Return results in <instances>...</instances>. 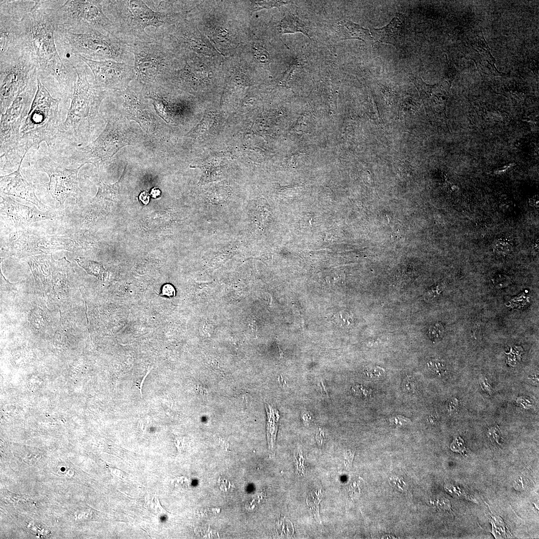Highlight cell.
<instances>
[{
    "instance_id": "cell-21",
    "label": "cell",
    "mask_w": 539,
    "mask_h": 539,
    "mask_svg": "<svg viewBox=\"0 0 539 539\" xmlns=\"http://www.w3.org/2000/svg\"><path fill=\"white\" fill-rule=\"evenodd\" d=\"M444 327L440 322H437L432 325L428 329L429 337L433 341H438L441 340L444 335Z\"/></svg>"
},
{
    "instance_id": "cell-23",
    "label": "cell",
    "mask_w": 539,
    "mask_h": 539,
    "mask_svg": "<svg viewBox=\"0 0 539 539\" xmlns=\"http://www.w3.org/2000/svg\"><path fill=\"white\" fill-rule=\"evenodd\" d=\"M255 56L261 63L267 65L270 62V55L268 51L262 47L254 48Z\"/></svg>"
},
{
    "instance_id": "cell-9",
    "label": "cell",
    "mask_w": 539,
    "mask_h": 539,
    "mask_svg": "<svg viewBox=\"0 0 539 539\" xmlns=\"http://www.w3.org/2000/svg\"><path fill=\"white\" fill-rule=\"evenodd\" d=\"M71 51L97 61L111 60L134 65L132 47L116 35L97 30L83 32H58Z\"/></svg>"
},
{
    "instance_id": "cell-4",
    "label": "cell",
    "mask_w": 539,
    "mask_h": 539,
    "mask_svg": "<svg viewBox=\"0 0 539 539\" xmlns=\"http://www.w3.org/2000/svg\"><path fill=\"white\" fill-rule=\"evenodd\" d=\"M37 58L39 68L52 77L67 95L72 96L76 79L58 54L54 41L55 27L41 5L34 0L23 15Z\"/></svg>"
},
{
    "instance_id": "cell-14",
    "label": "cell",
    "mask_w": 539,
    "mask_h": 539,
    "mask_svg": "<svg viewBox=\"0 0 539 539\" xmlns=\"http://www.w3.org/2000/svg\"><path fill=\"white\" fill-rule=\"evenodd\" d=\"M20 166L9 174L0 176L1 192L31 202L45 211L47 208L38 199L33 189L21 175Z\"/></svg>"
},
{
    "instance_id": "cell-28",
    "label": "cell",
    "mask_w": 539,
    "mask_h": 539,
    "mask_svg": "<svg viewBox=\"0 0 539 539\" xmlns=\"http://www.w3.org/2000/svg\"><path fill=\"white\" fill-rule=\"evenodd\" d=\"M429 367L437 374H441L445 370V365L440 362H431L429 363Z\"/></svg>"
},
{
    "instance_id": "cell-18",
    "label": "cell",
    "mask_w": 539,
    "mask_h": 539,
    "mask_svg": "<svg viewBox=\"0 0 539 539\" xmlns=\"http://www.w3.org/2000/svg\"><path fill=\"white\" fill-rule=\"evenodd\" d=\"M76 261L88 273L99 278L102 277L104 269L100 264L84 258H78Z\"/></svg>"
},
{
    "instance_id": "cell-34",
    "label": "cell",
    "mask_w": 539,
    "mask_h": 539,
    "mask_svg": "<svg viewBox=\"0 0 539 539\" xmlns=\"http://www.w3.org/2000/svg\"><path fill=\"white\" fill-rule=\"evenodd\" d=\"M161 191L157 188H153L150 193V196L155 199L159 198L161 196Z\"/></svg>"
},
{
    "instance_id": "cell-29",
    "label": "cell",
    "mask_w": 539,
    "mask_h": 539,
    "mask_svg": "<svg viewBox=\"0 0 539 539\" xmlns=\"http://www.w3.org/2000/svg\"><path fill=\"white\" fill-rule=\"evenodd\" d=\"M174 484L175 486L185 488L188 487L189 485V481L188 479L182 477L174 479Z\"/></svg>"
},
{
    "instance_id": "cell-11",
    "label": "cell",
    "mask_w": 539,
    "mask_h": 539,
    "mask_svg": "<svg viewBox=\"0 0 539 539\" xmlns=\"http://www.w3.org/2000/svg\"><path fill=\"white\" fill-rule=\"evenodd\" d=\"M90 69L96 87L114 93L125 89L135 79L134 66L111 60L97 61L76 55Z\"/></svg>"
},
{
    "instance_id": "cell-26",
    "label": "cell",
    "mask_w": 539,
    "mask_h": 539,
    "mask_svg": "<svg viewBox=\"0 0 539 539\" xmlns=\"http://www.w3.org/2000/svg\"><path fill=\"white\" fill-rule=\"evenodd\" d=\"M509 279L506 275L499 274L494 279V282L496 286H506L509 282Z\"/></svg>"
},
{
    "instance_id": "cell-13",
    "label": "cell",
    "mask_w": 539,
    "mask_h": 539,
    "mask_svg": "<svg viewBox=\"0 0 539 539\" xmlns=\"http://www.w3.org/2000/svg\"><path fill=\"white\" fill-rule=\"evenodd\" d=\"M1 217L10 223L16 228H23L29 224L42 220L49 219L51 214L38 211L17 203L7 196H0Z\"/></svg>"
},
{
    "instance_id": "cell-6",
    "label": "cell",
    "mask_w": 539,
    "mask_h": 539,
    "mask_svg": "<svg viewBox=\"0 0 539 539\" xmlns=\"http://www.w3.org/2000/svg\"><path fill=\"white\" fill-rule=\"evenodd\" d=\"M73 68L76 78L63 130L65 139L78 144L86 130L90 132L100 104L109 93L96 87L94 77L88 73L86 66H73Z\"/></svg>"
},
{
    "instance_id": "cell-2",
    "label": "cell",
    "mask_w": 539,
    "mask_h": 539,
    "mask_svg": "<svg viewBox=\"0 0 539 539\" xmlns=\"http://www.w3.org/2000/svg\"><path fill=\"white\" fill-rule=\"evenodd\" d=\"M60 99L53 97L37 77V90L27 117L20 131L17 155L22 162L28 150L38 149L45 142L49 148L65 139Z\"/></svg>"
},
{
    "instance_id": "cell-10",
    "label": "cell",
    "mask_w": 539,
    "mask_h": 539,
    "mask_svg": "<svg viewBox=\"0 0 539 539\" xmlns=\"http://www.w3.org/2000/svg\"><path fill=\"white\" fill-rule=\"evenodd\" d=\"M120 121L110 116L106 127L93 141L84 147H75L67 157L69 163L83 166L91 163L97 168L110 162L122 147L131 144L128 132Z\"/></svg>"
},
{
    "instance_id": "cell-27",
    "label": "cell",
    "mask_w": 539,
    "mask_h": 539,
    "mask_svg": "<svg viewBox=\"0 0 539 539\" xmlns=\"http://www.w3.org/2000/svg\"><path fill=\"white\" fill-rule=\"evenodd\" d=\"M161 294L167 297H172L175 294V289L170 284H165L162 287Z\"/></svg>"
},
{
    "instance_id": "cell-25",
    "label": "cell",
    "mask_w": 539,
    "mask_h": 539,
    "mask_svg": "<svg viewBox=\"0 0 539 539\" xmlns=\"http://www.w3.org/2000/svg\"><path fill=\"white\" fill-rule=\"evenodd\" d=\"M451 449L454 452L464 453L466 451V447L464 442L461 438H456L451 445Z\"/></svg>"
},
{
    "instance_id": "cell-20",
    "label": "cell",
    "mask_w": 539,
    "mask_h": 539,
    "mask_svg": "<svg viewBox=\"0 0 539 539\" xmlns=\"http://www.w3.org/2000/svg\"><path fill=\"white\" fill-rule=\"evenodd\" d=\"M252 10L253 12L263 8H270L291 3V1L284 0H264L252 1Z\"/></svg>"
},
{
    "instance_id": "cell-7",
    "label": "cell",
    "mask_w": 539,
    "mask_h": 539,
    "mask_svg": "<svg viewBox=\"0 0 539 539\" xmlns=\"http://www.w3.org/2000/svg\"><path fill=\"white\" fill-rule=\"evenodd\" d=\"M0 113L38 75L39 65L31 44L21 49L0 54Z\"/></svg>"
},
{
    "instance_id": "cell-19",
    "label": "cell",
    "mask_w": 539,
    "mask_h": 539,
    "mask_svg": "<svg viewBox=\"0 0 539 539\" xmlns=\"http://www.w3.org/2000/svg\"><path fill=\"white\" fill-rule=\"evenodd\" d=\"M321 496V491H314L312 492L307 499V504L311 510L316 520L320 522V519L319 515V503Z\"/></svg>"
},
{
    "instance_id": "cell-30",
    "label": "cell",
    "mask_w": 539,
    "mask_h": 539,
    "mask_svg": "<svg viewBox=\"0 0 539 539\" xmlns=\"http://www.w3.org/2000/svg\"><path fill=\"white\" fill-rule=\"evenodd\" d=\"M415 384L414 381L407 378L405 381H404L403 388L404 390L409 392L415 391L416 390Z\"/></svg>"
},
{
    "instance_id": "cell-8",
    "label": "cell",
    "mask_w": 539,
    "mask_h": 539,
    "mask_svg": "<svg viewBox=\"0 0 539 539\" xmlns=\"http://www.w3.org/2000/svg\"><path fill=\"white\" fill-rule=\"evenodd\" d=\"M37 90V78L33 79L11 105L0 114V171L21 165L17 155L20 131L30 108Z\"/></svg>"
},
{
    "instance_id": "cell-3",
    "label": "cell",
    "mask_w": 539,
    "mask_h": 539,
    "mask_svg": "<svg viewBox=\"0 0 539 539\" xmlns=\"http://www.w3.org/2000/svg\"><path fill=\"white\" fill-rule=\"evenodd\" d=\"M133 45L135 80L145 91L167 84L170 75L185 61L168 40L157 31Z\"/></svg>"
},
{
    "instance_id": "cell-22",
    "label": "cell",
    "mask_w": 539,
    "mask_h": 539,
    "mask_svg": "<svg viewBox=\"0 0 539 539\" xmlns=\"http://www.w3.org/2000/svg\"><path fill=\"white\" fill-rule=\"evenodd\" d=\"M512 245L509 241L500 239L496 240L493 244L495 251L501 254H507L512 250Z\"/></svg>"
},
{
    "instance_id": "cell-24",
    "label": "cell",
    "mask_w": 539,
    "mask_h": 539,
    "mask_svg": "<svg viewBox=\"0 0 539 539\" xmlns=\"http://www.w3.org/2000/svg\"><path fill=\"white\" fill-rule=\"evenodd\" d=\"M365 372L368 377L374 379L380 378L385 375V370L377 366L368 368L365 370Z\"/></svg>"
},
{
    "instance_id": "cell-12",
    "label": "cell",
    "mask_w": 539,
    "mask_h": 539,
    "mask_svg": "<svg viewBox=\"0 0 539 539\" xmlns=\"http://www.w3.org/2000/svg\"><path fill=\"white\" fill-rule=\"evenodd\" d=\"M36 168L47 174L49 177L48 191L52 197L62 206L66 199L76 197L81 192L78 187L77 175L82 166L75 169H68L44 156L35 164Z\"/></svg>"
},
{
    "instance_id": "cell-17",
    "label": "cell",
    "mask_w": 539,
    "mask_h": 539,
    "mask_svg": "<svg viewBox=\"0 0 539 539\" xmlns=\"http://www.w3.org/2000/svg\"><path fill=\"white\" fill-rule=\"evenodd\" d=\"M280 31L282 33L300 32L310 37L307 28L303 22L293 15H286L284 17L280 24Z\"/></svg>"
},
{
    "instance_id": "cell-1",
    "label": "cell",
    "mask_w": 539,
    "mask_h": 539,
    "mask_svg": "<svg viewBox=\"0 0 539 539\" xmlns=\"http://www.w3.org/2000/svg\"><path fill=\"white\" fill-rule=\"evenodd\" d=\"M103 9L113 22L115 34L131 46L151 37L145 29L157 30L186 18L187 12L160 11L154 9L145 0H102Z\"/></svg>"
},
{
    "instance_id": "cell-33",
    "label": "cell",
    "mask_w": 539,
    "mask_h": 539,
    "mask_svg": "<svg viewBox=\"0 0 539 539\" xmlns=\"http://www.w3.org/2000/svg\"><path fill=\"white\" fill-rule=\"evenodd\" d=\"M150 197L148 193L144 191L140 194L139 199L144 205H147L149 203Z\"/></svg>"
},
{
    "instance_id": "cell-32",
    "label": "cell",
    "mask_w": 539,
    "mask_h": 539,
    "mask_svg": "<svg viewBox=\"0 0 539 539\" xmlns=\"http://www.w3.org/2000/svg\"><path fill=\"white\" fill-rule=\"evenodd\" d=\"M489 436L497 443H499L500 435V432L498 429L496 428H492L490 430H489Z\"/></svg>"
},
{
    "instance_id": "cell-15",
    "label": "cell",
    "mask_w": 539,
    "mask_h": 539,
    "mask_svg": "<svg viewBox=\"0 0 539 539\" xmlns=\"http://www.w3.org/2000/svg\"><path fill=\"white\" fill-rule=\"evenodd\" d=\"M408 27L405 16L402 13H397L386 26L371 29V32L373 37L377 40L399 45L405 40Z\"/></svg>"
},
{
    "instance_id": "cell-5",
    "label": "cell",
    "mask_w": 539,
    "mask_h": 539,
    "mask_svg": "<svg viewBox=\"0 0 539 539\" xmlns=\"http://www.w3.org/2000/svg\"><path fill=\"white\" fill-rule=\"evenodd\" d=\"M39 1L57 32L79 33L94 29L115 35L113 23L104 12L102 0Z\"/></svg>"
},
{
    "instance_id": "cell-31",
    "label": "cell",
    "mask_w": 539,
    "mask_h": 539,
    "mask_svg": "<svg viewBox=\"0 0 539 539\" xmlns=\"http://www.w3.org/2000/svg\"><path fill=\"white\" fill-rule=\"evenodd\" d=\"M479 380L482 389L489 393V394H491L492 392V388L487 381L486 378L483 377H480Z\"/></svg>"
},
{
    "instance_id": "cell-16",
    "label": "cell",
    "mask_w": 539,
    "mask_h": 539,
    "mask_svg": "<svg viewBox=\"0 0 539 539\" xmlns=\"http://www.w3.org/2000/svg\"><path fill=\"white\" fill-rule=\"evenodd\" d=\"M340 39H358L367 42L373 40L369 30L349 20L344 19L338 23Z\"/></svg>"
}]
</instances>
